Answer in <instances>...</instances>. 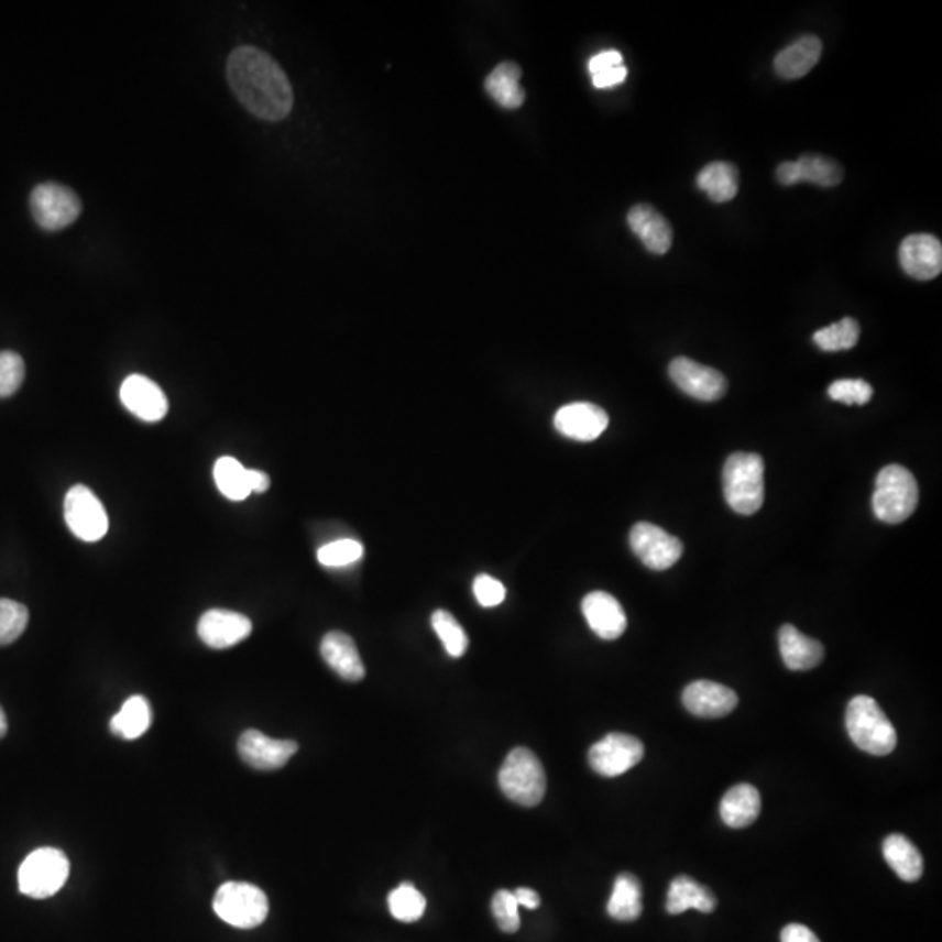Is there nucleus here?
I'll return each instance as SVG.
<instances>
[{"instance_id":"nucleus-9","label":"nucleus","mask_w":942,"mask_h":942,"mask_svg":"<svg viewBox=\"0 0 942 942\" xmlns=\"http://www.w3.org/2000/svg\"><path fill=\"white\" fill-rule=\"evenodd\" d=\"M65 521L68 529L83 539L94 543L109 530V515L97 494L86 485H74L65 496Z\"/></svg>"},{"instance_id":"nucleus-19","label":"nucleus","mask_w":942,"mask_h":942,"mask_svg":"<svg viewBox=\"0 0 942 942\" xmlns=\"http://www.w3.org/2000/svg\"><path fill=\"white\" fill-rule=\"evenodd\" d=\"M581 611L595 636L604 640L618 639L627 628L622 604L606 592H592L581 602Z\"/></svg>"},{"instance_id":"nucleus-11","label":"nucleus","mask_w":942,"mask_h":942,"mask_svg":"<svg viewBox=\"0 0 942 942\" xmlns=\"http://www.w3.org/2000/svg\"><path fill=\"white\" fill-rule=\"evenodd\" d=\"M631 547L637 559L655 571L672 568L684 550L681 539L649 522H639L632 527Z\"/></svg>"},{"instance_id":"nucleus-35","label":"nucleus","mask_w":942,"mask_h":942,"mask_svg":"<svg viewBox=\"0 0 942 942\" xmlns=\"http://www.w3.org/2000/svg\"><path fill=\"white\" fill-rule=\"evenodd\" d=\"M431 625H434L438 639L442 640L443 648L450 657H463L468 649V636L464 628L459 625L458 620L449 611L438 610L431 616Z\"/></svg>"},{"instance_id":"nucleus-28","label":"nucleus","mask_w":942,"mask_h":942,"mask_svg":"<svg viewBox=\"0 0 942 942\" xmlns=\"http://www.w3.org/2000/svg\"><path fill=\"white\" fill-rule=\"evenodd\" d=\"M607 913L618 921H634L643 914V887L636 876L623 873L616 878Z\"/></svg>"},{"instance_id":"nucleus-1","label":"nucleus","mask_w":942,"mask_h":942,"mask_svg":"<svg viewBox=\"0 0 942 942\" xmlns=\"http://www.w3.org/2000/svg\"><path fill=\"white\" fill-rule=\"evenodd\" d=\"M228 80L236 98L250 114L264 121H282L294 107L291 80L265 51L236 47L228 59Z\"/></svg>"},{"instance_id":"nucleus-14","label":"nucleus","mask_w":942,"mask_h":942,"mask_svg":"<svg viewBox=\"0 0 942 942\" xmlns=\"http://www.w3.org/2000/svg\"><path fill=\"white\" fill-rule=\"evenodd\" d=\"M119 396L124 407L139 419L157 423L168 414V398L152 379L133 374L124 379Z\"/></svg>"},{"instance_id":"nucleus-26","label":"nucleus","mask_w":942,"mask_h":942,"mask_svg":"<svg viewBox=\"0 0 942 942\" xmlns=\"http://www.w3.org/2000/svg\"><path fill=\"white\" fill-rule=\"evenodd\" d=\"M688 909H697L700 913H712L715 909V897L709 888L694 881L690 876H678L673 879L667 894V911L670 914H681Z\"/></svg>"},{"instance_id":"nucleus-4","label":"nucleus","mask_w":942,"mask_h":942,"mask_svg":"<svg viewBox=\"0 0 942 942\" xmlns=\"http://www.w3.org/2000/svg\"><path fill=\"white\" fill-rule=\"evenodd\" d=\"M501 791L521 807L533 808L541 803L547 792V775L536 754L517 747L506 756L497 774Z\"/></svg>"},{"instance_id":"nucleus-34","label":"nucleus","mask_w":942,"mask_h":942,"mask_svg":"<svg viewBox=\"0 0 942 942\" xmlns=\"http://www.w3.org/2000/svg\"><path fill=\"white\" fill-rule=\"evenodd\" d=\"M387 906L396 920L413 923L425 914L426 899L413 884H402L387 897Z\"/></svg>"},{"instance_id":"nucleus-20","label":"nucleus","mask_w":942,"mask_h":942,"mask_svg":"<svg viewBox=\"0 0 942 942\" xmlns=\"http://www.w3.org/2000/svg\"><path fill=\"white\" fill-rule=\"evenodd\" d=\"M627 222L632 232L643 241L648 252L655 253V255H664V253L669 252L673 240L672 226L651 205H646V202L636 205L628 211Z\"/></svg>"},{"instance_id":"nucleus-48","label":"nucleus","mask_w":942,"mask_h":942,"mask_svg":"<svg viewBox=\"0 0 942 942\" xmlns=\"http://www.w3.org/2000/svg\"><path fill=\"white\" fill-rule=\"evenodd\" d=\"M8 733V718H6V712L2 706H0V738Z\"/></svg>"},{"instance_id":"nucleus-7","label":"nucleus","mask_w":942,"mask_h":942,"mask_svg":"<svg viewBox=\"0 0 942 942\" xmlns=\"http://www.w3.org/2000/svg\"><path fill=\"white\" fill-rule=\"evenodd\" d=\"M213 911L236 929H255L267 918L270 900L255 885L228 881L215 894Z\"/></svg>"},{"instance_id":"nucleus-13","label":"nucleus","mask_w":942,"mask_h":942,"mask_svg":"<svg viewBox=\"0 0 942 942\" xmlns=\"http://www.w3.org/2000/svg\"><path fill=\"white\" fill-rule=\"evenodd\" d=\"M299 749L294 741H276L258 730H249L238 741V753L255 770H280Z\"/></svg>"},{"instance_id":"nucleus-3","label":"nucleus","mask_w":942,"mask_h":942,"mask_svg":"<svg viewBox=\"0 0 942 942\" xmlns=\"http://www.w3.org/2000/svg\"><path fill=\"white\" fill-rule=\"evenodd\" d=\"M726 503L741 515L756 514L765 501V463L762 456L735 452L724 464Z\"/></svg>"},{"instance_id":"nucleus-23","label":"nucleus","mask_w":942,"mask_h":942,"mask_svg":"<svg viewBox=\"0 0 942 942\" xmlns=\"http://www.w3.org/2000/svg\"><path fill=\"white\" fill-rule=\"evenodd\" d=\"M822 55L821 39L815 35H803L791 46L778 53L775 58V72L782 79L795 80L807 76L812 70Z\"/></svg>"},{"instance_id":"nucleus-21","label":"nucleus","mask_w":942,"mask_h":942,"mask_svg":"<svg viewBox=\"0 0 942 942\" xmlns=\"http://www.w3.org/2000/svg\"><path fill=\"white\" fill-rule=\"evenodd\" d=\"M320 653L330 669L344 681L358 682L365 678V665L357 644L344 632H329L321 640Z\"/></svg>"},{"instance_id":"nucleus-18","label":"nucleus","mask_w":942,"mask_h":942,"mask_svg":"<svg viewBox=\"0 0 942 942\" xmlns=\"http://www.w3.org/2000/svg\"><path fill=\"white\" fill-rule=\"evenodd\" d=\"M682 703L697 718L715 720L733 712L738 703V697L732 688L720 682L694 681L686 686Z\"/></svg>"},{"instance_id":"nucleus-36","label":"nucleus","mask_w":942,"mask_h":942,"mask_svg":"<svg viewBox=\"0 0 942 942\" xmlns=\"http://www.w3.org/2000/svg\"><path fill=\"white\" fill-rule=\"evenodd\" d=\"M316 557L325 568H346V566L354 565L362 559L363 545L357 539H337V541L324 545Z\"/></svg>"},{"instance_id":"nucleus-16","label":"nucleus","mask_w":942,"mask_h":942,"mask_svg":"<svg viewBox=\"0 0 942 942\" xmlns=\"http://www.w3.org/2000/svg\"><path fill=\"white\" fill-rule=\"evenodd\" d=\"M252 634L249 616L228 610H210L198 623V636L208 648L228 649Z\"/></svg>"},{"instance_id":"nucleus-33","label":"nucleus","mask_w":942,"mask_h":942,"mask_svg":"<svg viewBox=\"0 0 942 942\" xmlns=\"http://www.w3.org/2000/svg\"><path fill=\"white\" fill-rule=\"evenodd\" d=\"M861 337V327L854 318H843L842 321L829 325L825 329L817 330L813 336L815 342L822 351H845L855 348Z\"/></svg>"},{"instance_id":"nucleus-32","label":"nucleus","mask_w":942,"mask_h":942,"mask_svg":"<svg viewBox=\"0 0 942 942\" xmlns=\"http://www.w3.org/2000/svg\"><path fill=\"white\" fill-rule=\"evenodd\" d=\"M796 180L810 182L819 187H834L842 184L843 168L836 161L824 156H803L795 161Z\"/></svg>"},{"instance_id":"nucleus-31","label":"nucleus","mask_w":942,"mask_h":942,"mask_svg":"<svg viewBox=\"0 0 942 942\" xmlns=\"http://www.w3.org/2000/svg\"><path fill=\"white\" fill-rule=\"evenodd\" d=\"M215 484L231 501H243L252 494L249 470L231 456L220 458L213 468Z\"/></svg>"},{"instance_id":"nucleus-24","label":"nucleus","mask_w":942,"mask_h":942,"mask_svg":"<svg viewBox=\"0 0 942 942\" xmlns=\"http://www.w3.org/2000/svg\"><path fill=\"white\" fill-rule=\"evenodd\" d=\"M720 812L729 828H747L757 821L762 812V796L751 784H738L723 796Z\"/></svg>"},{"instance_id":"nucleus-40","label":"nucleus","mask_w":942,"mask_h":942,"mask_svg":"<svg viewBox=\"0 0 942 942\" xmlns=\"http://www.w3.org/2000/svg\"><path fill=\"white\" fill-rule=\"evenodd\" d=\"M491 909H493V917L496 920L497 927L503 932L514 934V932L521 929V917H518V905L514 892L497 890L494 894L493 902H491Z\"/></svg>"},{"instance_id":"nucleus-25","label":"nucleus","mask_w":942,"mask_h":942,"mask_svg":"<svg viewBox=\"0 0 942 942\" xmlns=\"http://www.w3.org/2000/svg\"><path fill=\"white\" fill-rule=\"evenodd\" d=\"M522 70L514 62H503L485 77V91L503 109H518L526 101L521 86Z\"/></svg>"},{"instance_id":"nucleus-38","label":"nucleus","mask_w":942,"mask_h":942,"mask_svg":"<svg viewBox=\"0 0 942 942\" xmlns=\"http://www.w3.org/2000/svg\"><path fill=\"white\" fill-rule=\"evenodd\" d=\"M25 363L14 351H0V398H8L22 386Z\"/></svg>"},{"instance_id":"nucleus-15","label":"nucleus","mask_w":942,"mask_h":942,"mask_svg":"<svg viewBox=\"0 0 942 942\" xmlns=\"http://www.w3.org/2000/svg\"><path fill=\"white\" fill-rule=\"evenodd\" d=\"M557 431L578 442H592L601 437L610 425L606 410L589 402L565 405L554 417Z\"/></svg>"},{"instance_id":"nucleus-5","label":"nucleus","mask_w":942,"mask_h":942,"mask_svg":"<svg viewBox=\"0 0 942 942\" xmlns=\"http://www.w3.org/2000/svg\"><path fill=\"white\" fill-rule=\"evenodd\" d=\"M918 506V484L913 473L899 464H888L876 477L873 510L887 524H900L913 515Z\"/></svg>"},{"instance_id":"nucleus-39","label":"nucleus","mask_w":942,"mask_h":942,"mask_svg":"<svg viewBox=\"0 0 942 942\" xmlns=\"http://www.w3.org/2000/svg\"><path fill=\"white\" fill-rule=\"evenodd\" d=\"M829 396L846 405H864L872 401L873 387L863 379H840L829 386Z\"/></svg>"},{"instance_id":"nucleus-29","label":"nucleus","mask_w":942,"mask_h":942,"mask_svg":"<svg viewBox=\"0 0 942 942\" xmlns=\"http://www.w3.org/2000/svg\"><path fill=\"white\" fill-rule=\"evenodd\" d=\"M697 184L712 201H732L738 194V169L726 161H714L699 173Z\"/></svg>"},{"instance_id":"nucleus-2","label":"nucleus","mask_w":942,"mask_h":942,"mask_svg":"<svg viewBox=\"0 0 942 942\" xmlns=\"http://www.w3.org/2000/svg\"><path fill=\"white\" fill-rule=\"evenodd\" d=\"M845 724L850 738L864 753L887 756L897 747L896 729L872 697L858 694L850 700Z\"/></svg>"},{"instance_id":"nucleus-22","label":"nucleus","mask_w":942,"mask_h":942,"mask_svg":"<svg viewBox=\"0 0 942 942\" xmlns=\"http://www.w3.org/2000/svg\"><path fill=\"white\" fill-rule=\"evenodd\" d=\"M778 646L784 664L791 670L815 669L824 660V646L812 637L804 636L792 625H784L778 632Z\"/></svg>"},{"instance_id":"nucleus-12","label":"nucleus","mask_w":942,"mask_h":942,"mask_svg":"<svg viewBox=\"0 0 942 942\" xmlns=\"http://www.w3.org/2000/svg\"><path fill=\"white\" fill-rule=\"evenodd\" d=\"M669 374L676 386L702 402H715L729 392V381L712 366L693 362L690 358L679 357L670 363Z\"/></svg>"},{"instance_id":"nucleus-27","label":"nucleus","mask_w":942,"mask_h":942,"mask_svg":"<svg viewBox=\"0 0 942 942\" xmlns=\"http://www.w3.org/2000/svg\"><path fill=\"white\" fill-rule=\"evenodd\" d=\"M884 857L902 881H917L923 875V857L902 834H890L884 842Z\"/></svg>"},{"instance_id":"nucleus-46","label":"nucleus","mask_w":942,"mask_h":942,"mask_svg":"<svg viewBox=\"0 0 942 942\" xmlns=\"http://www.w3.org/2000/svg\"><path fill=\"white\" fill-rule=\"evenodd\" d=\"M777 180L786 187L796 186V184H798V180H796L795 161H786V163L778 166Z\"/></svg>"},{"instance_id":"nucleus-43","label":"nucleus","mask_w":942,"mask_h":942,"mask_svg":"<svg viewBox=\"0 0 942 942\" xmlns=\"http://www.w3.org/2000/svg\"><path fill=\"white\" fill-rule=\"evenodd\" d=\"M627 67L620 65V67L610 68V70L601 72L598 76H592V83L598 89L614 88L627 79Z\"/></svg>"},{"instance_id":"nucleus-47","label":"nucleus","mask_w":942,"mask_h":942,"mask_svg":"<svg viewBox=\"0 0 942 942\" xmlns=\"http://www.w3.org/2000/svg\"><path fill=\"white\" fill-rule=\"evenodd\" d=\"M515 899H517L518 906H524L527 909H536L541 902L538 894L535 890H530V888H517L514 892Z\"/></svg>"},{"instance_id":"nucleus-8","label":"nucleus","mask_w":942,"mask_h":942,"mask_svg":"<svg viewBox=\"0 0 942 942\" xmlns=\"http://www.w3.org/2000/svg\"><path fill=\"white\" fill-rule=\"evenodd\" d=\"M30 208L41 228L59 231L76 222L80 215V199L70 187L46 182L32 190Z\"/></svg>"},{"instance_id":"nucleus-44","label":"nucleus","mask_w":942,"mask_h":942,"mask_svg":"<svg viewBox=\"0 0 942 942\" xmlns=\"http://www.w3.org/2000/svg\"><path fill=\"white\" fill-rule=\"evenodd\" d=\"M780 941L782 942H821L815 934H813L812 930L808 929V927L800 925V923H791V925H787L786 929L782 930V934H780Z\"/></svg>"},{"instance_id":"nucleus-45","label":"nucleus","mask_w":942,"mask_h":942,"mask_svg":"<svg viewBox=\"0 0 942 942\" xmlns=\"http://www.w3.org/2000/svg\"><path fill=\"white\" fill-rule=\"evenodd\" d=\"M249 482L252 493H265L271 484L270 475L261 470H249Z\"/></svg>"},{"instance_id":"nucleus-42","label":"nucleus","mask_w":942,"mask_h":942,"mask_svg":"<svg viewBox=\"0 0 942 942\" xmlns=\"http://www.w3.org/2000/svg\"><path fill=\"white\" fill-rule=\"evenodd\" d=\"M623 65V56L620 51L607 50L602 51L599 55L593 56L589 62V70L592 76H598L601 72L610 70V68L620 67Z\"/></svg>"},{"instance_id":"nucleus-10","label":"nucleus","mask_w":942,"mask_h":942,"mask_svg":"<svg viewBox=\"0 0 942 942\" xmlns=\"http://www.w3.org/2000/svg\"><path fill=\"white\" fill-rule=\"evenodd\" d=\"M643 742L625 733H610L589 751L592 770L607 778L627 774L637 763L643 762Z\"/></svg>"},{"instance_id":"nucleus-6","label":"nucleus","mask_w":942,"mask_h":942,"mask_svg":"<svg viewBox=\"0 0 942 942\" xmlns=\"http://www.w3.org/2000/svg\"><path fill=\"white\" fill-rule=\"evenodd\" d=\"M70 863L58 848H37L23 861L18 872V887L32 899L55 896L67 884Z\"/></svg>"},{"instance_id":"nucleus-41","label":"nucleus","mask_w":942,"mask_h":942,"mask_svg":"<svg viewBox=\"0 0 942 942\" xmlns=\"http://www.w3.org/2000/svg\"><path fill=\"white\" fill-rule=\"evenodd\" d=\"M473 592H475L477 602L480 606L494 607L500 606L501 602L505 601L506 589L500 580L489 577V574H479L473 581Z\"/></svg>"},{"instance_id":"nucleus-17","label":"nucleus","mask_w":942,"mask_h":942,"mask_svg":"<svg viewBox=\"0 0 942 942\" xmlns=\"http://www.w3.org/2000/svg\"><path fill=\"white\" fill-rule=\"evenodd\" d=\"M899 262L906 274L920 282L938 278L942 270V244L932 234H911L902 241Z\"/></svg>"},{"instance_id":"nucleus-30","label":"nucleus","mask_w":942,"mask_h":942,"mask_svg":"<svg viewBox=\"0 0 942 942\" xmlns=\"http://www.w3.org/2000/svg\"><path fill=\"white\" fill-rule=\"evenodd\" d=\"M151 721L152 712L147 699L135 694L122 703L121 711L110 720V732L124 741H135L151 729Z\"/></svg>"},{"instance_id":"nucleus-37","label":"nucleus","mask_w":942,"mask_h":942,"mask_svg":"<svg viewBox=\"0 0 942 942\" xmlns=\"http://www.w3.org/2000/svg\"><path fill=\"white\" fill-rule=\"evenodd\" d=\"M29 625V610L20 602L0 599V646L14 643Z\"/></svg>"}]
</instances>
